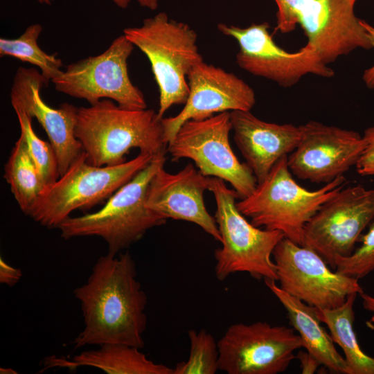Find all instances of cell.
I'll use <instances>...</instances> for the list:
<instances>
[{
	"label": "cell",
	"instance_id": "1",
	"mask_svg": "<svg viewBox=\"0 0 374 374\" xmlns=\"http://www.w3.org/2000/svg\"><path fill=\"white\" fill-rule=\"evenodd\" d=\"M136 274L128 251L97 260L87 282L73 290L84 320L83 330L72 343L74 350L105 344L143 347L148 297Z\"/></svg>",
	"mask_w": 374,
	"mask_h": 374
},
{
	"label": "cell",
	"instance_id": "2",
	"mask_svg": "<svg viewBox=\"0 0 374 374\" xmlns=\"http://www.w3.org/2000/svg\"><path fill=\"white\" fill-rule=\"evenodd\" d=\"M161 119L152 109H129L110 99L78 109L75 135L96 166L126 161L132 148L154 156L166 153Z\"/></svg>",
	"mask_w": 374,
	"mask_h": 374
},
{
	"label": "cell",
	"instance_id": "3",
	"mask_svg": "<svg viewBox=\"0 0 374 374\" xmlns=\"http://www.w3.org/2000/svg\"><path fill=\"white\" fill-rule=\"evenodd\" d=\"M166 153L155 155L151 162L130 181L117 190L98 211L69 217L58 226L67 240L98 236L107 244L108 254L116 256L141 240L153 227L167 220L146 206L149 184L159 169L164 167Z\"/></svg>",
	"mask_w": 374,
	"mask_h": 374
},
{
	"label": "cell",
	"instance_id": "4",
	"mask_svg": "<svg viewBox=\"0 0 374 374\" xmlns=\"http://www.w3.org/2000/svg\"><path fill=\"white\" fill-rule=\"evenodd\" d=\"M346 184L341 176L319 189L308 190L293 178L285 155L248 197L236 202V206L255 226L279 231L302 246L305 224Z\"/></svg>",
	"mask_w": 374,
	"mask_h": 374
},
{
	"label": "cell",
	"instance_id": "5",
	"mask_svg": "<svg viewBox=\"0 0 374 374\" xmlns=\"http://www.w3.org/2000/svg\"><path fill=\"white\" fill-rule=\"evenodd\" d=\"M123 35L150 61L159 88V117L163 118L174 105H184L189 94L188 75L204 61L195 31L161 12L145 19L141 26L125 28Z\"/></svg>",
	"mask_w": 374,
	"mask_h": 374
},
{
	"label": "cell",
	"instance_id": "6",
	"mask_svg": "<svg viewBox=\"0 0 374 374\" xmlns=\"http://www.w3.org/2000/svg\"><path fill=\"white\" fill-rule=\"evenodd\" d=\"M143 152L116 166H96L82 150L64 175L46 186L27 215L48 229L59 225L75 210H89L108 199L153 159Z\"/></svg>",
	"mask_w": 374,
	"mask_h": 374
},
{
	"label": "cell",
	"instance_id": "7",
	"mask_svg": "<svg viewBox=\"0 0 374 374\" xmlns=\"http://www.w3.org/2000/svg\"><path fill=\"white\" fill-rule=\"evenodd\" d=\"M208 190L215 197V218L222 243L214 253L216 278L224 280L232 274L247 272L257 279L277 280L271 256L285 235L279 231L255 226L249 222L236 206L238 194L229 188L224 180L209 177Z\"/></svg>",
	"mask_w": 374,
	"mask_h": 374
},
{
	"label": "cell",
	"instance_id": "8",
	"mask_svg": "<svg viewBox=\"0 0 374 374\" xmlns=\"http://www.w3.org/2000/svg\"><path fill=\"white\" fill-rule=\"evenodd\" d=\"M276 30L286 33L297 24L326 65L357 48H373L362 19L355 14L357 0H274Z\"/></svg>",
	"mask_w": 374,
	"mask_h": 374
},
{
	"label": "cell",
	"instance_id": "9",
	"mask_svg": "<svg viewBox=\"0 0 374 374\" xmlns=\"http://www.w3.org/2000/svg\"><path fill=\"white\" fill-rule=\"evenodd\" d=\"M232 130L230 112L203 120H189L168 142L167 152L172 161L193 160L200 172L229 182L240 199L255 189L257 179L246 163H241L229 142Z\"/></svg>",
	"mask_w": 374,
	"mask_h": 374
},
{
	"label": "cell",
	"instance_id": "10",
	"mask_svg": "<svg viewBox=\"0 0 374 374\" xmlns=\"http://www.w3.org/2000/svg\"><path fill=\"white\" fill-rule=\"evenodd\" d=\"M134 47L124 35H120L104 52L67 65L51 82L58 92L90 105L110 99L123 108L146 109L143 92L128 73L127 60Z\"/></svg>",
	"mask_w": 374,
	"mask_h": 374
},
{
	"label": "cell",
	"instance_id": "11",
	"mask_svg": "<svg viewBox=\"0 0 374 374\" xmlns=\"http://www.w3.org/2000/svg\"><path fill=\"white\" fill-rule=\"evenodd\" d=\"M219 370L228 374H278L303 347L299 335L266 321L231 325L217 341Z\"/></svg>",
	"mask_w": 374,
	"mask_h": 374
},
{
	"label": "cell",
	"instance_id": "12",
	"mask_svg": "<svg viewBox=\"0 0 374 374\" xmlns=\"http://www.w3.org/2000/svg\"><path fill=\"white\" fill-rule=\"evenodd\" d=\"M373 220L374 190L344 186L305 224L302 246L335 269L336 258L353 252L362 232Z\"/></svg>",
	"mask_w": 374,
	"mask_h": 374
},
{
	"label": "cell",
	"instance_id": "13",
	"mask_svg": "<svg viewBox=\"0 0 374 374\" xmlns=\"http://www.w3.org/2000/svg\"><path fill=\"white\" fill-rule=\"evenodd\" d=\"M269 24H252L240 28L219 24L220 32L238 43V65L248 73L272 80L283 87L296 84L311 73L330 78L333 70L320 59L316 50L305 44L299 51L290 53L278 46L269 32Z\"/></svg>",
	"mask_w": 374,
	"mask_h": 374
},
{
	"label": "cell",
	"instance_id": "14",
	"mask_svg": "<svg viewBox=\"0 0 374 374\" xmlns=\"http://www.w3.org/2000/svg\"><path fill=\"white\" fill-rule=\"evenodd\" d=\"M272 256L280 288L310 306L332 309L363 293L358 280L332 271L315 251L285 237Z\"/></svg>",
	"mask_w": 374,
	"mask_h": 374
},
{
	"label": "cell",
	"instance_id": "15",
	"mask_svg": "<svg viewBox=\"0 0 374 374\" xmlns=\"http://www.w3.org/2000/svg\"><path fill=\"white\" fill-rule=\"evenodd\" d=\"M300 128L299 143L287 156L289 169L296 177L328 184L356 166L364 148L357 132L315 121Z\"/></svg>",
	"mask_w": 374,
	"mask_h": 374
},
{
	"label": "cell",
	"instance_id": "16",
	"mask_svg": "<svg viewBox=\"0 0 374 374\" xmlns=\"http://www.w3.org/2000/svg\"><path fill=\"white\" fill-rule=\"evenodd\" d=\"M189 94L181 111L161 119L167 144L189 120H203L216 114L251 111L256 103L253 89L234 73L204 61L188 75Z\"/></svg>",
	"mask_w": 374,
	"mask_h": 374
},
{
	"label": "cell",
	"instance_id": "17",
	"mask_svg": "<svg viewBox=\"0 0 374 374\" xmlns=\"http://www.w3.org/2000/svg\"><path fill=\"white\" fill-rule=\"evenodd\" d=\"M48 82L39 70L19 67L11 87L10 103L13 109L35 118L44 130L55 151L60 177L83 150L75 135L78 107L67 103L57 109L48 106L40 95Z\"/></svg>",
	"mask_w": 374,
	"mask_h": 374
},
{
	"label": "cell",
	"instance_id": "18",
	"mask_svg": "<svg viewBox=\"0 0 374 374\" xmlns=\"http://www.w3.org/2000/svg\"><path fill=\"white\" fill-rule=\"evenodd\" d=\"M208 185L209 177L203 175L190 163L175 174L162 167L149 184L146 206L166 220L193 222L221 242L215 216L207 211L204 202Z\"/></svg>",
	"mask_w": 374,
	"mask_h": 374
},
{
	"label": "cell",
	"instance_id": "19",
	"mask_svg": "<svg viewBox=\"0 0 374 374\" xmlns=\"http://www.w3.org/2000/svg\"><path fill=\"white\" fill-rule=\"evenodd\" d=\"M230 116L235 143L256 177L257 184L299 143L300 126L266 122L251 111H231Z\"/></svg>",
	"mask_w": 374,
	"mask_h": 374
},
{
	"label": "cell",
	"instance_id": "20",
	"mask_svg": "<svg viewBox=\"0 0 374 374\" xmlns=\"http://www.w3.org/2000/svg\"><path fill=\"white\" fill-rule=\"evenodd\" d=\"M265 283L286 310L290 324L299 334L303 347L330 371L349 374L345 359L337 352L330 335L321 326L315 307L286 292L274 280H265Z\"/></svg>",
	"mask_w": 374,
	"mask_h": 374
},
{
	"label": "cell",
	"instance_id": "21",
	"mask_svg": "<svg viewBox=\"0 0 374 374\" xmlns=\"http://www.w3.org/2000/svg\"><path fill=\"white\" fill-rule=\"evenodd\" d=\"M80 366L98 368L108 374H173V368L149 359L141 348L123 344H105L84 350L71 359L52 355L44 360V369Z\"/></svg>",
	"mask_w": 374,
	"mask_h": 374
},
{
	"label": "cell",
	"instance_id": "22",
	"mask_svg": "<svg viewBox=\"0 0 374 374\" xmlns=\"http://www.w3.org/2000/svg\"><path fill=\"white\" fill-rule=\"evenodd\" d=\"M356 295H349L337 308L315 310L321 322L328 326L333 341L342 348L349 374H374V358L362 351L353 329Z\"/></svg>",
	"mask_w": 374,
	"mask_h": 374
},
{
	"label": "cell",
	"instance_id": "23",
	"mask_svg": "<svg viewBox=\"0 0 374 374\" xmlns=\"http://www.w3.org/2000/svg\"><path fill=\"white\" fill-rule=\"evenodd\" d=\"M3 177L21 211L27 215L45 186L21 134L5 163Z\"/></svg>",
	"mask_w": 374,
	"mask_h": 374
},
{
	"label": "cell",
	"instance_id": "24",
	"mask_svg": "<svg viewBox=\"0 0 374 374\" xmlns=\"http://www.w3.org/2000/svg\"><path fill=\"white\" fill-rule=\"evenodd\" d=\"M42 26L33 24L17 38H0V56H10L39 68L47 81H51L62 72L63 62L55 54H48L38 45Z\"/></svg>",
	"mask_w": 374,
	"mask_h": 374
},
{
	"label": "cell",
	"instance_id": "25",
	"mask_svg": "<svg viewBox=\"0 0 374 374\" xmlns=\"http://www.w3.org/2000/svg\"><path fill=\"white\" fill-rule=\"evenodd\" d=\"M188 335L189 357L176 364L173 374H215L219 370V350L213 336L204 329H190Z\"/></svg>",
	"mask_w": 374,
	"mask_h": 374
},
{
	"label": "cell",
	"instance_id": "26",
	"mask_svg": "<svg viewBox=\"0 0 374 374\" xmlns=\"http://www.w3.org/2000/svg\"><path fill=\"white\" fill-rule=\"evenodd\" d=\"M29 153L39 173L44 186L55 182L60 177L57 157L50 143L41 139L33 128L32 118L20 109H14Z\"/></svg>",
	"mask_w": 374,
	"mask_h": 374
},
{
	"label": "cell",
	"instance_id": "27",
	"mask_svg": "<svg viewBox=\"0 0 374 374\" xmlns=\"http://www.w3.org/2000/svg\"><path fill=\"white\" fill-rule=\"evenodd\" d=\"M359 241L362 245L357 249L349 256L336 258L335 262L337 272L357 280L374 270V220Z\"/></svg>",
	"mask_w": 374,
	"mask_h": 374
},
{
	"label": "cell",
	"instance_id": "28",
	"mask_svg": "<svg viewBox=\"0 0 374 374\" xmlns=\"http://www.w3.org/2000/svg\"><path fill=\"white\" fill-rule=\"evenodd\" d=\"M362 138L364 148L355 166L359 175L373 176L374 175V126L367 128Z\"/></svg>",
	"mask_w": 374,
	"mask_h": 374
},
{
	"label": "cell",
	"instance_id": "29",
	"mask_svg": "<svg viewBox=\"0 0 374 374\" xmlns=\"http://www.w3.org/2000/svg\"><path fill=\"white\" fill-rule=\"evenodd\" d=\"M22 277V271L8 265L1 257L0 258V283L8 286L17 284Z\"/></svg>",
	"mask_w": 374,
	"mask_h": 374
},
{
	"label": "cell",
	"instance_id": "30",
	"mask_svg": "<svg viewBox=\"0 0 374 374\" xmlns=\"http://www.w3.org/2000/svg\"><path fill=\"white\" fill-rule=\"evenodd\" d=\"M296 357H297L301 362V368L302 373L303 374L314 373L318 367L321 365V364L308 351H299Z\"/></svg>",
	"mask_w": 374,
	"mask_h": 374
},
{
	"label": "cell",
	"instance_id": "31",
	"mask_svg": "<svg viewBox=\"0 0 374 374\" xmlns=\"http://www.w3.org/2000/svg\"><path fill=\"white\" fill-rule=\"evenodd\" d=\"M362 24L367 33L372 47L374 48V27L362 19ZM363 80L368 87L374 88V65L364 71Z\"/></svg>",
	"mask_w": 374,
	"mask_h": 374
},
{
	"label": "cell",
	"instance_id": "32",
	"mask_svg": "<svg viewBox=\"0 0 374 374\" xmlns=\"http://www.w3.org/2000/svg\"><path fill=\"white\" fill-rule=\"evenodd\" d=\"M117 6L125 9L127 8L130 0H111ZM139 5L150 10H154L158 7V0H137Z\"/></svg>",
	"mask_w": 374,
	"mask_h": 374
},
{
	"label": "cell",
	"instance_id": "33",
	"mask_svg": "<svg viewBox=\"0 0 374 374\" xmlns=\"http://www.w3.org/2000/svg\"><path fill=\"white\" fill-rule=\"evenodd\" d=\"M360 295L363 299L364 308L367 310L374 312V297L370 296L364 292Z\"/></svg>",
	"mask_w": 374,
	"mask_h": 374
},
{
	"label": "cell",
	"instance_id": "34",
	"mask_svg": "<svg viewBox=\"0 0 374 374\" xmlns=\"http://www.w3.org/2000/svg\"><path fill=\"white\" fill-rule=\"evenodd\" d=\"M0 373L1 374H13V373H17L12 368H0Z\"/></svg>",
	"mask_w": 374,
	"mask_h": 374
},
{
	"label": "cell",
	"instance_id": "35",
	"mask_svg": "<svg viewBox=\"0 0 374 374\" xmlns=\"http://www.w3.org/2000/svg\"><path fill=\"white\" fill-rule=\"evenodd\" d=\"M41 4L51 5L54 0H37Z\"/></svg>",
	"mask_w": 374,
	"mask_h": 374
}]
</instances>
